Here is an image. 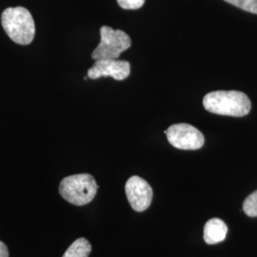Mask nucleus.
I'll use <instances>...</instances> for the list:
<instances>
[{
	"label": "nucleus",
	"instance_id": "f257e3e1",
	"mask_svg": "<svg viewBox=\"0 0 257 257\" xmlns=\"http://www.w3.org/2000/svg\"><path fill=\"white\" fill-rule=\"evenodd\" d=\"M203 106L211 113L233 117L245 116L251 109L248 95L239 91L209 92L203 98Z\"/></svg>",
	"mask_w": 257,
	"mask_h": 257
},
{
	"label": "nucleus",
	"instance_id": "f03ea898",
	"mask_svg": "<svg viewBox=\"0 0 257 257\" xmlns=\"http://www.w3.org/2000/svg\"><path fill=\"white\" fill-rule=\"evenodd\" d=\"M2 27L8 37L20 45L32 43L36 35V25L31 13L24 7L8 8L1 16Z\"/></svg>",
	"mask_w": 257,
	"mask_h": 257
},
{
	"label": "nucleus",
	"instance_id": "7ed1b4c3",
	"mask_svg": "<svg viewBox=\"0 0 257 257\" xmlns=\"http://www.w3.org/2000/svg\"><path fill=\"white\" fill-rule=\"evenodd\" d=\"M97 189L92 175L79 174L65 177L59 185V193L66 201L75 206H84L92 201Z\"/></svg>",
	"mask_w": 257,
	"mask_h": 257
},
{
	"label": "nucleus",
	"instance_id": "20e7f679",
	"mask_svg": "<svg viewBox=\"0 0 257 257\" xmlns=\"http://www.w3.org/2000/svg\"><path fill=\"white\" fill-rule=\"evenodd\" d=\"M100 42L92 52V58L98 59H117L119 55L132 46V40L128 35L109 26L100 28Z\"/></svg>",
	"mask_w": 257,
	"mask_h": 257
},
{
	"label": "nucleus",
	"instance_id": "39448f33",
	"mask_svg": "<svg viewBox=\"0 0 257 257\" xmlns=\"http://www.w3.org/2000/svg\"><path fill=\"white\" fill-rule=\"evenodd\" d=\"M169 143L179 150H198L203 147L205 138L198 128L190 124H174L166 133Z\"/></svg>",
	"mask_w": 257,
	"mask_h": 257
},
{
	"label": "nucleus",
	"instance_id": "423d86ee",
	"mask_svg": "<svg viewBox=\"0 0 257 257\" xmlns=\"http://www.w3.org/2000/svg\"><path fill=\"white\" fill-rule=\"evenodd\" d=\"M125 193L131 207L136 211H146L153 200V189L139 176H132L125 185Z\"/></svg>",
	"mask_w": 257,
	"mask_h": 257
},
{
	"label": "nucleus",
	"instance_id": "0eeeda50",
	"mask_svg": "<svg viewBox=\"0 0 257 257\" xmlns=\"http://www.w3.org/2000/svg\"><path fill=\"white\" fill-rule=\"evenodd\" d=\"M131 74V64L126 60L117 59H98L95 60L92 68L88 70V77L97 79L103 76H110L113 79L121 81Z\"/></svg>",
	"mask_w": 257,
	"mask_h": 257
},
{
	"label": "nucleus",
	"instance_id": "6e6552de",
	"mask_svg": "<svg viewBox=\"0 0 257 257\" xmlns=\"http://www.w3.org/2000/svg\"><path fill=\"white\" fill-rule=\"evenodd\" d=\"M227 232L228 227L224 221L219 218H211L205 224L204 240L209 245L217 244L225 240Z\"/></svg>",
	"mask_w": 257,
	"mask_h": 257
},
{
	"label": "nucleus",
	"instance_id": "1a4fd4ad",
	"mask_svg": "<svg viewBox=\"0 0 257 257\" xmlns=\"http://www.w3.org/2000/svg\"><path fill=\"white\" fill-rule=\"evenodd\" d=\"M92 251V245L85 238L75 240L65 251L62 257H89Z\"/></svg>",
	"mask_w": 257,
	"mask_h": 257
},
{
	"label": "nucleus",
	"instance_id": "9d476101",
	"mask_svg": "<svg viewBox=\"0 0 257 257\" xmlns=\"http://www.w3.org/2000/svg\"><path fill=\"white\" fill-rule=\"evenodd\" d=\"M243 210L249 217L257 216V191L249 194L243 204Z\"/></svg>",
	"mask_w": 257,
	"mask_h": 257
},
{
	"label": "nucleus",
	"instance_id": "9b49d317",
	"mask_svg": "<svg viewBox=\"0 0 257 257\" xmlns=\"http://www.w3.org/2000/svg\"><path fill=\"white\" fill-rule=\"evenodd\" d=\"M239 9L257 15V0H225Z\"/></svg>",
	"mask_w": 257,
	"mask_h": 257
},
{
	"label": "nucleus",
	"instance_id": "f8f14e48",
	"mask_svg": "<svg viewBox=\"0 0 257 257\" xmlns=\"http://www.w3.org/2000/svg\"><path fill=\"white\" fill-rule=\"evenodd\" d=\"M116 1L120 7L125 10L140 9L145 3V0H116Z\"/></svg>",
	"mask_w": 257,
	"mask_h": 257
},
{
	"label": "nucleus",
	"instance_id": "ddd939ff",
	"mask_svg": "<svg viewBox=\"0 0 257 257\" xmlns=\"http://www.w3.org/2000/svg\"><path fill=\"white\" fill-rule=\"evenodd\" d=\"M0 257H9L8 248L2 241H0Z\"/></svg>",
	"mask_w": 257,
	"mask_h": 257
}]
</instances>
